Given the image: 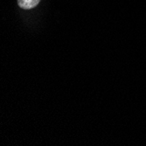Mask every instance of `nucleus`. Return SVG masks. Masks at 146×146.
<instances>
[{"instance_id":"nucleus-1","label":"nucleus","mask_w":146,"mask_h":146,"mask_svg":"<svg viewBox=\"0 0 146 146\" xmlns=\"http://www.w3.org/2000/svg\"><path fill=\"white\" fill-rule=\"evenodd\" d=\"M39 2H40V0H18L19 7L25 10H29L37 6Z\"/></svg>"}]
</instances>
